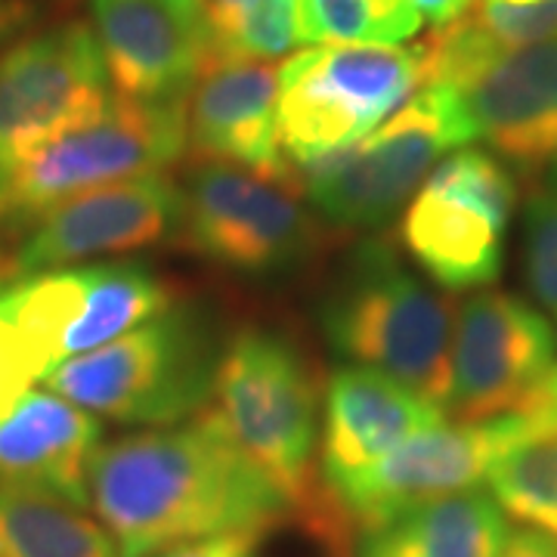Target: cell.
Here are the masks:
<instances>
[{
	"label": "cell",
	"instance_id": "1",
	"mask_svg": "<svg viewBox=\"0 0 557 557\" xmlns=\"http://www.w3.org/2000/svg\"><path fill=\"white\" fill-rule=\"evenodd\" d=\"M90 508L119 557L230 533L267 536L295 515L211 406L186 424L100 446L90 465Z\"/></svg>",
	"mask_w": 557,
	"mask_h": 557
},
{
	"label": "cell",
	"instance_id": "2",
	"mask_svg": "<svg viewBox=\"0 0 557 557\" xmlns=\"http://www.w3.org/2000/svg\"><path fill=\"white\" fill-rule=\"evenodd\" d=\"M214 412L295 515L332 542V527L313 468L319 449V381L298 344L245 329L226 344L214 372Z\"/></svg>",
	"mask_w": 557,
	"mask_h": 557
},
{
	"label": "cell",
	"instance_id": "3",
	"mask_svg": "<svg viewBox=\"0 0 557 557\" xmlns=\"http://www.w3.org/2000/svg\"><path fill=\"white\" fill-rule=\"evenodd\" d=\"M319 322L335 354L379 369L446 409L456 313L399 263L394 245L359 248L322 300Z\"/></svg>",
	"mask_w": 557,
	"mask_h": 557
},
{
	"label": "cell",
	"instance_id": "4",
	"mask_svg": "<svg viewBox=\"0 0 557 557\" xmlns=\"http://www.w3.org/2000/svg\"><path fill=\"white\" fill-rule=\"evenodd\" d=\"M428 81V44H332L278 65L276 143L307 168L369 137Z\"/></svg>",
	"mask_w": 557,
	"mask_h": 557
},
{
	"label": "cell",
	"instance_id": "5",
	"mask_svg": "<svg viewBox=\"0 0 557 557\" xmlns=\"http://www.w3.org/2000/svg\"><path fill=\"white\" fill-rule=\"evenodd\" d=\"M218 359L205 322L174 304L124 338L60 362L44 384L90 416L171 428L211 406Z\"/></svg>",
	"mask_w": 557,
	"mask_h": 557
},
{
	"label": "cell",
	"instance_id": "6",
	"mask_svg": "<svg viewBox=\"0 0 557 557\" xmlns=\"http://www.w3.org/2000/svg\"><path fill=\"white\" fill-rule=\"evenodd\" d=\"M474 127L461 94L424 84L369 137L295 171L304 199L347 230H375L397 214L440 156L468 146Z\"/></svg>",
	"mask_w": 557,
	"mask_h": 557
},
{
	"label": "cell",
	"instance_id": "7",
	"mask_svg": "<svg viewBox=\"0 0 557 557\" xmlns=\"http://www.w3.org/2000/svg\"><path fill=\"white\" fill-rule=\"evenodd\" d=\"M186 156V100L109 97L94 119L50 139L0 193V233L22 236L50 208L119 180L164 174Z\"/></svg>",
	"mask_w": 557,
	"mask_h": 557
},
{
	"label": "cell",
	"instance_id": "8",
	"mask_svg": "<svg viewBox=\"0 0 557 557\" xmlns=\"http://www.w3.org/2000/svg\"><path fill=\"white\" fill-rule=\"evenodd\" d=\"M536 434L530 412H508L486 421H443L403 440L362 474L322 493L332 542L344 548L350 536L375 530L406 508L474 490L505 449Z\"/></svg>",
	"mask_w": 557,
	"mask_h": 557
},
{
	"label": "cell",
	"instance_id": "9",
	"mask_svg": "<svg viewBox=\"0 0 557 557\" xmlns=\"http://www.w3.org/2000/svg\"><path fill=\"white\" fill-rule=\"evenodd\" d=\"M518 205L508 164L458 149L421 183L403 214V242L418 267L449 292L490 288L502 276L505 233Z\"/></svg>",
	"mask_w": 557,
	"mask_h": 557
},
{
	"label": "cell",
	"instance_id": "10",
	"mask_svg": "<svg viewBox=\"0 0 557 557\" xmlns=\"http://www.w3.org/2000/svg\"><path fill=\"white\" fill-rule=\"evenodd\" d=\"M90 22H57L0 50V193L50 139L109 102Z\"/></svg>",
	"mask_w": 557,
	"mask_h": 557
},
{
	"label": "cell",
	"instance_id": "11",
	"mask_svg": "<svg viewBox=\"0 0 557 557\" xmlns=\"http://www.w3.org/2000/svg\"><path fill=\"white\" fill-rule=\"evenodd\" d=\"M180 233L205 260L233 273L288 270L317 245V220L288 180L199 161L183 186Z\"/></svg>",
	"mask_w": 557,
	"mask_h": 557
},
{
	"label": "cell",
	"instance_id": "12",
	"mask_svg": "<svg viewBox=\"0 0 557 557\" xmlns=\"http://www.w3.org/2000/svg\"><path fill=\"white\" fill-rule=\"evenodd\" d=\"M548 319L518 295L478 288L458 307L446 412L486 421L530 412L555 372Z\"/></svg>",
	"mask_w": 557,
	"mask_h": 557
},
{
	"label": "cell",
	"instance_id": "13",
	"mask_svg": "<svg viewBox=\"0 0 557 557\" xmlns=\"http://www.w3.org/2000/svg\"><path fill=\"white\" fill-rule=\"evenodd\" d=\"M183 189L168 174H146L97 186L38 218L16 245V278L69 270L81 260L134 251L174 236Z\"/></svg>",
	"mask_w": 557,
	"mask_h": 557
},
{
	"label": "cell",
	"instance_id": "14",
	"mask_svg": "<svg viewBox=\"0 0 557 557\" xmlns=\"http://www.w3.org/2000/svg\"><path fill=\"white\" fill-rule=\"evenodd\" d=\"M276 102L278 65L208 60L186 97V152L196 161L295 183L278 152Z\"/></svg>",
	"mask_w": 557,
	"mask_h": 557
},
{
	"label": "cell",
	"instance_id": "15",
	"mask_svg": "<svg viewBox=\"0 0 557 557\" xmlns=\"http://www.w3.org/2000/svg\"><path fill=\"white\" fill-rule=\"evenodd\" d=\"M474 137L523 171L557 168V38L502 50L461 90Z\"/></svg>",
	"mask_w": 557,
	"mask_h": 557
},
{
	"label": "cell",
	"instance_id": "16",
	"mask_svg": "<svg viewBox=\"0 0 557 557\" xmlns=\"http://www.w3.org/2000/svg\"><path fill=\"white\" fill-rule=\"evenodd\" d=\"M443 421L446 409L416 394L403 381L366 366H341L325 387L319 490L329 493L344 480L357 478L394 453L403 440Z\"/></svg>",
	"mask_w": 557,
	"mask_h": 557
},
{
	"label": "cell",
	"instance_id": "17",
	"mask_svg": "<svg viewBox=\"0 0 557 557\" xmlns=\"http://www.w3.org/2000/svg\"><path fill=\"white\" fill-rule=\"evenodd\" d=\"M90 28L124 100H186L208 62L205 38L168 0H90Z\"/></svg>",
	"mask_w": 557,
	"mask_h": 557
},
{
	"label": "cell",
	"instance_id": "18",
	"mask_svg": "<svg viewBox=\"0 0 557 557\" xmlns=\"http://www.w3.org/2000/svg\"><path fill=\"white\" fill-rule=\"evenodd\" d=\"M100 440L97 416L53 391H28L0 421V483L47 493L87 511L90 465Z\"/></svg>",
	"mask_w": 557,
	"mask_h": 557
},
{
	"label": "cell",
	"instance_id": "19",
	"mask_svg": "<svg viewBox=\"0 0 557 557\" xmlns=\"http://www.w3.org/2000/svg\"><path fill=\"white\" fill-rule=\"evenodd\" d=\"M508 539L505 511L478 490L421 502L357 536L354 557H498Z\"/></svg>",
	"mask_w": 557,
	"mask_h": 557
},
{
	"label": "cell",
	"instance_id": "20",
	"mask_svg": "<svg viewBox=\"0 0 557 557\" xmlns=\"http://www.w3.org/2000/svg\"><path fill=\"white\" fill-rule=\"evenodd\" d=\"M84 298L69 335L62 341V362L124 338L149 319L174 307L171 282L139 263H90L81 267Z\"/></svg>",
	"mask_w": 557,
	"mask_h": 557
},
{
	"label": "cell",
	"instance_id": "21",
	"mask_svg": "<svg viewBox=\"0 0 557 557\" xmlns=\"http://www.w3.org/2000/svg\"><path fill=\"white\" fill-rule=\"evenodd\" d=\"M0 557H119L87 511L47 493L0 483Z\"/></svg>",
	"mask_w": 557,
	"mask_h": 557
},
{
	"label": "cell",
	"instance_id": "22",
	"mask_svg": "<svg viewBox=\"0 0 557 557\" xmlns=\"http://www.w3.org/2000/svg\"><path fill=\"white\" fill-rule=\"evenodd\" d=\"M486 480L505 515L557 539V434L518 440Z\"/></svg>",
	"mask_w": 557,
	"mask_h": 557
},
{
	"label": "cell",
	"instance_id": "23",
	"mask_svg": "<svg viewBox=\"0 0 557 557\" xmlns=\"http://www.w3.org/2000/svg\"><path fill=\"white\" fill-rule=\"evenodd\" d=\"M304 44H403L421 28L409 0H298Z\"/></svg>",
	"mask_w": 557,
	"mask_h": 557
},
{
	"label": "cell",
	"instance_id": "24",
	"mask_svg": "<svg viewBox=\"0 0 557 557\" xmlns=\"http://www.w3.org/2000/svg\"><path fill=\"white\" fill-rule=\"evenodd\" d=\"M295 47H304L298 0H251L236 32L208 60L270 62Z\"/></svg>",
	"mask_w": 557,
	"mask_h": 557
},
{
	"label": "cell",
	"instance_id": "25",
	"mask_svg": "<svg viewBox=\"0 0 557 557\" xmlns=\"http://www.w3.org/2000/svg\"><path fill=\"white\" fill-rule=\"evenodd\" d=\"M53 372V362L25 332L13 304L0 292V421L10 416L35 381Z\"/></svg>",
	"mask_w": 557,
	"mask_h": 557
},
{
	"label": "cell",
	"instance_id": "26",
	"mask_svg": "<svg viewBox=\"0 0 557 557\" xmlns=\"http://www.w3.org/2000/svg\"><path fill=\"white\" fill-rule=\"evenodd\" d=\"M471 20L478 22L480 32L493 40L498 50H518V47L557 38V0H539L527 7L483 0Z\"/></svg>",
	"mask_w": 557,
	"mask_h": 557
},
{
	"label": "cell",
	"instance_id": "27",
	"mask_svg": "<svg viewBox=\"0 0 557 557\" xmlns=\"http://www.w3.org/2000/svg\"><path fill=\"white\" fill-rule=\"evenodd\" d=\"M260 539L263 536L258 533H230V536L174 545V548H164L159 555L149 557H260Z\"/></svg>",
	"mask_w": 557,
	"mask_h": 557
},
{
	"label": "cell",
	"instance_id": "28",
	"mask_svg": "<svg viewBox=\"0 0 557 557\" xmlns=\"http://www.w3.org/2000/svg\"><path fill=\"white\" fill-rule=\"evenodd\" d=\"M251 0H208L205 10V40H208V57L218 50L223 40L236 32V25L245 16Z\"/></svg>",
	"mask_w": 557,
	"mask_h": 557
},
{
	"label": "cell",
	"instance_id": "29",
	"mask_svg": "<svg viewBox=\"0 0 557 557\" xmlns=\"http://www.w3.org/2000/svg\"><path fill=\"white\" fill-rule=\"evenodd\" d=\"M40 20L38 0H0V50L28 35Z\"/></svg>",
	"mask_w": 557,
	"mask_h": 557
},
{
	"label": "cell",
	"instance_id": "30",
	"mask_svg": "<svg viewBox=\"0 0 557 557\" xmlns=\"http://www.w3.org/2000/svg\"><path fill=\"white\" fill-rule=\"evenodd\" d=\"M409 7L416 10L418 20L443 32V28H449V25H456L458 20L468 16L474 0H409Z\"/></svg>",
	"mask_w": 557,
	"mask_h": 557
},
{
	"label": "cell",
	"instance_id": "31",
	"mask_svg": "<svg viewBox=\"0 0 557 557\" xmlns=\"http://www.w3.org/2000/svg\"><path fill=\"white\" fill-rule=\"evenodd\" d=\"M498 557H557V539L539 530H515L505 539V548Z\"/></svg>",
	"mask_w": 557,
	"mask_h": 557
},
{
	"label": "cell",
	"instance_id": "32",
	"mask_svg": "<svg viewBox=\"0 0 557 557\" xmlns=\"http://www.w3.org/2000/svg\"><path fill=\"white\" fill-rule=\"evenodd\" d=\"M530 416L536 421L539 434H557V369L552 372L548 384L542 387V394L533 403Z\"/></svg>",
	"mask_w": 557,
	"mask_h": 557
},
{
	"label": "cell",
	"instance_id": "33",
	"mask_svg": "<svg viewBox=\"0 0 557 557\" xmlns=\"http://www.w3.org/2000/svg\"><path fill=\"white\" fill-rule=\"evenodd\" d=\"M168 3L177 10L180 20L189 22L201 38H205V10H208V0H168ZM205 44H208V40H205Z\"/></svg>",
	"mask_w": 557,
	"mask_h": 557
},
{
	"label": "cell",
	"instance_id": "34",
	"mask_svg": "<svg viewBox=\"0 0 557 557\" xmlns=\"http://www.w3.org/2000/svg\"><path fill=\"white\" fill-rule=\"evenodd\" d=\"M13 282H16L13 258H10V251H3V245H0V292H7Z\"/></svg>",
	"mask_w": 557,
	"mask_h": 557
},
{
	"label": "cell",
	"instance_id": "35",
	"mask_svg": "<svg viewBox=\"0 0 557 557\" xmlns=\"http://www.w3.org/2000/svg\"><path fill=\"white\" fill-rule=\"evenodd\" d=\"M498 3H511V7H527V3H539V0H498Z\"/></svg>",
	"mask_w": 557,
	"mask_h": 557
}]
</instances>
